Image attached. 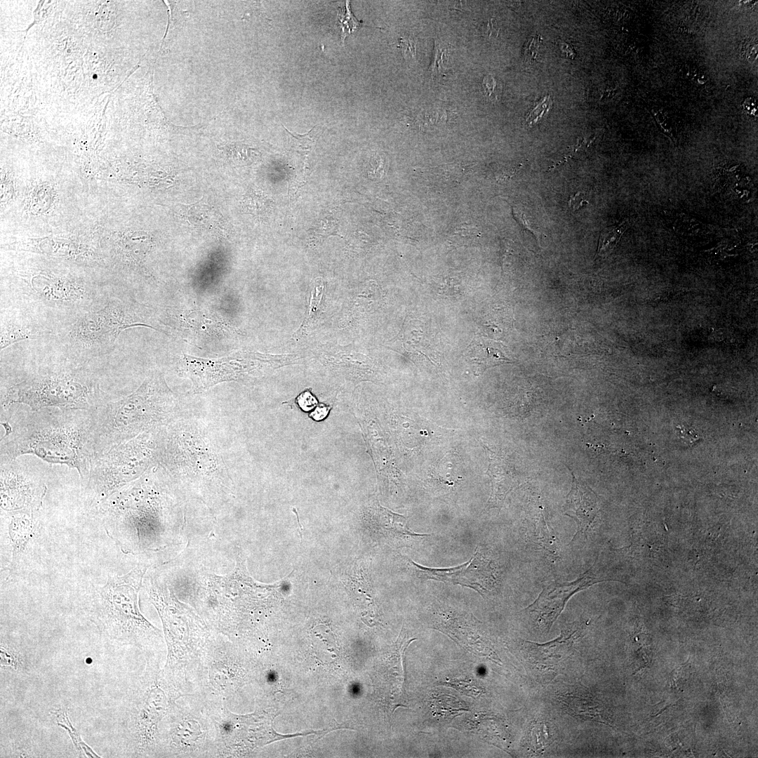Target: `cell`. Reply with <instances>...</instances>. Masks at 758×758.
I'll list each match as a JSON object with an SVG mask.
<instances>
[{"instance_id": "4fadbf2b", "label": "cell", "mask_w": 758, "mask_h": 758, "mask_svg": "<svg viewBox=\"0 0 758 758\" xmlns=\"http://www.w3.org/2000/svg\"><path fill=\"white\" fill-rule=\"evenodd\" d=\"M13 460H1V507L7 511H32L41 505L46 486Z\"/></svg>"}, {"instance_id": "d6a6232c", "label": "cell", "mask_w": 758, "mask_h": 758, "mask_svg": "<svg viewBox=\"0 0 758 758\" xmlns=\"http://www.w3.org/2000/svg\"><path fill=\"white\" fill-rule=\"evenodd\" d=\"M540 36L533 34L526 41L522 51L524 61L528 63L536 62L540 44Z\"/></svg>"}, {"instance_id": "5b68a950", "label": "cell", "mask_w": 758, "mask_h": 758, "mask_svg": "<svg viewBox=\"0 0 758 758\" xmlns=\"http://www.w3.org/2000/svg\"><path fill=\"white\" fill-rule=\"evenodd\" d=\"M53 361L41 364L1 394L8 408L23 404L32 411L44 408L94 411L109 401L97 375L87 366L54 352Z\"/></svg>"}, {"instance_id": "f546056e", "label": "cell", "mask_w": 758, "mask_h": 758, "mask_svg": "<svg viewBox=\"0 0 758 758\" xmlns=\"http://www.w3.org/2000/svg\"><path fill=\"white\" fill-rule=\"evenodd\" d=\"M447 53L448 48L439 40H435L432 61L429 67V72L432 76L440 72L444 60L447 58Z\"/></svg>"}, {"instance_id": "9a60e30c", "label": "cell", "mask_w": 758, "mask_h": 758, "mask_svg": "<svg viewBox=\"0 0 758 758\" xmlns=\"http://www.w3.org/2000/svg\"><path fill=\"white\" fill-rule=\"evenodd\" d=\"M597 582L588 571L574 581L553 583L545 587L526 609L539 629L548 632L563 611L568 599L579 591Z\"/></svg>"}, {"instance_id": "5bb4252c", "label": "cell", "mask_w": 758, "mask_h": 758, "mask_svg": "<svg viewBox=\"0 0 758 758\" xmlns=\"http://www.w3.org/2000/svg\"><path fill=\"white\" fill-rule=\"evenodd\" d=\"M276 714L265 712L249 715H230L222 720L220 730L226 745L239 747L241 750H250L285 738L302 735H281L273 729L272 722ZM224 740V741H225Z\"/></svg>"}, {"instance_id": "e0dca14e", "label": "cell", "mask_w": 758, "mask_h": 758, "mask_svg": "<svg viewBox=\"0 0 758 758\" xmlns=\"http://www.w3.org/2000/svg\"><path fill=\"white\" fill-rule=\"evenodd\" d=\"M571 488L564 505V514L577 524L576 533H585L598 514L599 504L596 493L571 471Z\"/></svg>"}, {"instance_id": "9c48e42d", "label": "cell", "mask_w": 758, "mask_h": 758, "mask_svg": "<svg viewBox=\"0 0 758 758\" xmlns=\"http://www.w3.org/2000/svg\"><path fill=\"white\" fill-rule=\"evenodd\" d=\"M164 428L144 432L93 456L84 485L91 503L98 505L159 463Z\"/></svg>"}, {"instance_id": "d4e9b609", "label": "cell", "mask_w": 758, "mask_h": 758, "mask_svg": "<svg viewBox=\"0 0 758 758\" xmlns=\"http://www.w3.org/2000/svg\"><path fill=\"white\" fill-rule=\"evenodd\" d=\"M229 164L234 166H246L257 160L258 152L246 145L232 143L220 149Z\"/></svg>"}, {"instance_id": "74e56055", "label": "cell", "mask_w": 758, "mask_h": 758, "mask_svg": "<svg viewBox=\"0 0 758 758\" xmlns=\"http://www.w3.org/2000/svg\"><path fill=\"white\" fill-rule=\"evenodd\" d=\"M298 403L302 410L307 411L312 410L316 406L317 401L310 392H306L298 397Z\"/></svg>"}, {"instance_id": "cb8c5ba5", "label": "cell", "mask_w": 758, "mask_h": 758, "mask_svg": "<svg viewBox=\"0 0 758 758\" xmlns=\"http://www.w3.org/2000/svg\"><path fill=\"white\" fill-rule=\"evenodd\" d=\"M54 717L57 724L66 730L69 735L76 750L81 754L87 757H99V756L82 740L79 733L69 722L67 710L58 708L51 712Z\"/></svg>"}, {"instance_id": "e575fe53", "label": "cell", "mask_w": 758, "mask_h": 758, "mask_svg": "<svg viewBox=\"0 0 758 758\" xmlns=\"http://www.w3.org/2000/svg\"><path fill=\"white\" fill-rule=\"evenodd\" d=\"M482 86L485 94L489 98L497 97L498 83L491 75H486L482 81Z\"/></svg>"}, {"instance_id": "44dd1931", "label": "cell", "mask_w": 758, "mask_h": 758, "mask_svg": "<svg viewBox=\"0 0 758 758\" xmlns=\"http://www.w3.org/2000/svg\"><path fill=\"white\" fill-rule=\"evenodd\" d=\"M489 459L488 473L491 479V493L488 500L489 507L502 505L507 494L516 486L514 472L508 462L486 448Z\"/></svg>"}, {"instance_id": "2e32d148", "label": "cell", "mask_w": 758, "mask_h": 758, "mask_svg": "<svg viewBox=\"0 0 758 758\" xmlns=\"http://www.w3.org/2000/svg\"><path fill=\"white\" fill-rule=\"evenodd\" d=\"M1 342L2 351L21 341L42 340L48 342L54 330L30 312L18 307L1 303Z\"/></svg>"}, {"instance_id": "ba28073f", "label": "cell", "mask_w": 758, "mask_h": 758, "mask_svg": "<svg viewBox=\"0 0 758 758\" xmlns=\"http://www.w3.org/2000/svg\"><path fill=\"white\" fill-rule=\"evenodd\" d=\"M159 465L200 494L221 493L230 486L221 456L194 423L180 421L164 428Z\"/></svg>"}, {"instance_id": "277c9868", "label": "cell", "mask_w": 758, "mask_h": 758, "mask_svg": "<svg viewBox=\"0 0 758 758\" xmlns=\"http://www.w3.org/2000/svg\"><path fill=\"white\" fill-rule=\"evenodd\" d=\"M178 411V397L163 373L151 371L133 393L94 410L93 456L144 432L166 427Z\"/></svg>"}, {"instance_id": "ffe728a7", "label": "cell", "mask_w": 758, "mask_h": 758, "mask_svg": "<svg viewBox=\"0 0 758 758\" xmlns=\"http://www.w3.org/2000/svg\"><path fill=\"white\" fill-rule=\"evenodd\" d=\"M25 512L15 513L8 524V534L12 547L9 566L11 576L20 571L28 545L34 535V523L31 516Z\"/></svg>"}, {"instance_id": "30bf717a", "label": "cell", "mask_w": 758, "mask_h": 758, "mask_svg": "<svg viewBox=\"0 0 758 758\" xmlns=\"http://www.w3.org/2000/svg\"><path fill=\"white\" fill-rule=\"evenodd\" d=\"M161 677L147 663L143 677L127 703L124 718L126 738L138 754H148L159 738V724L164 716L167 700Z\"/></svg>"}, {"instance_id": "603a6c76", "label": "cell", "mask_w": 758, "mask_h": 758, "mask_svg": "<svg viewBox=\"0 0 758 758\" xmlns=\"http://www.w3.org/2000/svg\"><path fill=\"white\" fill-rule=\"evenodd\" d=\"M628 227L629 221L625 219L620 223L604 228L600 233L595 260L609 255Z\"/></svg>"}, {"instance_id": "1f68e13d", "label": "cell", "mask_w": 758, "mask_h": 758, "mask_svg": "<svg viewBox=\"0 0 758 758\" xmlns=\"http://www.w3.org/2000/svg\"><path fill=\"white\" fill-rule=\"evenodd\" d=\"M552 105V101L550 96L544 97L536 103V106L526 115V122L528 125L535 124L548 112Z\"/></svg>"}, {"instance_id": "4316f807", "label": "cell", "mask_w": 758, "mask_h": 758, "mask_svg": "<svg viewBox=\"0 0 758 758\" xmlns=\"http://www.w3.org/2000/svg\"><path fill=\"white\" fill-rule=\"evenodd\" d=\"M324 293V285L321 282L316 284L312 291L310 303L309 305V312L303 321L301 327L298 332L294 335L296 339L301 338L303 334L307 333L309 328L312 326L316 320L317 311L319 308L322 295Z\"/></svg>"}, {"instance_id": "83f0119b", "label": "cell", "mask_w": 758, "mask_h": 758, "mask_svg": "<svg viewBox=\"0 0 758 758\" xmlns=\"http://www.w3.org/2000/svg\"><path fill=\"white\" fill-rule=\"evenodd\" d=\"M528 740L534 750H544L552 741L548 724L545 722L534 724L530 730Z\"/></svg>"}, {"instance_id": "6da1fadb", "label": "cell", "mask_w": 758, "mask_h": 758, "mask_svg": "<svg viewBox=\"0 0 758 758\" xmlns=\"http://www.w3.org/2000/svg\"><path fill=\"white\" fill-rule=\"evenodd\" d=\"M12 262L1 271V303L30 312L55 333L82 314L103 307L115 289L108 279L73 262L34 258Z\"/></svg>"}, {"instance_id": "7402d4cb", "label": "cell", "mask_w": 758, "mask_h": 758, "mask_svg": "<svg viewBox=\"0 0 758 758\" xmlns=\"http://www.w3.org/2000/svg\"><path fill=\"white\" fill-rule=\"evenodd\" d=\"M501 343L486 339H479L471 345L467 352L470 362L479 371L500 364L512 363L504 353Z\"/></svg>"}, {"instance_id": "ab89813d", "label": "cell", "mask_w": 758, "mask_h": 758, "mask_svg": "<svg viewBox=\"0 0 758 758\" xmlns=\"http://www.w3.org/2000/svg\"><path fill=\"white\" fill-rule=\"evenodd\" d=\"M328 413V408L326 406H319L312 413L311 416L316 420L324 418Z\"/></svg>"}, {"instance_id": "52a82bcc", "label": "cell", "mask_w": 758, "mask_h": 758, "mask_svg": "<svg viewBox=\"0 0 758 758\" xmlns=\"http://www.w3.org/2000/svg\"><path fill=\"white\" fill-rule=\"evenodd\" d=\"M147 568L139 565L124 576H109L106 583L94 587L85 600L88 618L114 644L145 649L161 638L138 607V592Z\"/></svg>"}, {"instance_id": "ac0fdd59", "label": "cell", "mask_w": 758, "mask_h": 758, "mask_svg": "<svg viewBox=\"0 0 758 758\" xmlns=\"http://www.w3.org/2000/svg\"><path fill=\"white\" fill-rule=\"evenodd\" d=\"M586 624L576 621L564 627L556 639L545 643L526 641L528 653L536 663L554 666L568 657L576 639L581 635Z\"/></svg>"}, {"instance_id": "8d00e7d4", "label": "cell", "mask_w": 758, "mask_h": 758, "mask_svg": "<svg viewBox=\"0 0 758 758\" xmlns=\"http://www.w3.org/2000/svg\"><path fill=\"white\" fill-rule=\"evenodd\" d=\"M512 213H513L514 218L519 223L521 227L523 229L526 230L528 232H530L532 234H533L536 237L537 240L539 241V237L541 235V233H540L538 231L536 230L535 229H533L531 226V225H530V223H528V221L526 219L524 213H523L520 211H516L514 208H513V212Z\"/></svg>"}, {"instance_id": "4dcf8cb0", "label": "cell", "mask_w": 758, "mask_h": 758, "mask_svg": "<svg viewBox=\"0 0 758 758\" xmlns=\"http://www.w3.org/2000/svg\"><path fill=\"white\" fill-rule=\"evenodd\" d=\"M346 3L345 11L340 9L338 14V19L340 23L343 32L342 36L343 39L353 32L354 29L360 26V22L357 20L350 9L349 2L347 1Z\"/></svg>"}, {"instance_id": "8992f818", "label": "cell", "mask_w": 758, "mask_h": 758, "mask_svg": "<svg viewBox=\"0 0 758 758\" xmlns=\"http://www.w3.org/2000/svg\"><path fill=\"white\" fill-rule=\"evenodd\" d=\"M157 465L98 504L107 534L125 553H143L159 547L162 498Z\"/></svg>"}, {"instance_id": "484cf974", "label": "cell", "mask_w": 758, "mask_h": 758, "mask_svg": "<svg viewBox=\"0 0 758 758\" xmlns=\"http://www.w3.org/2000/svg\"><path fill=\"white\" fill-rule=\"evenodd\" d=\"M242 208L246 213L262 218L270 213L272 201L262 192L251 189L244 197Z\"/></svg>"}, {"instance_id": "7c38bea8", "label": "cell", "mask_w": 758, "mask_h": 758, "mask_svg": "<svg viewBox=\"0 0 758 758\" xmlns=\"http://www.w3.org/2000/svg\"><path fill=\"white\" fill-rule=\"evenodd\" d=\"M417 576L423 580H434L472 588L484 596L496 586V571L491 561L477 548L472 557L464 564L449 568H430L411 561Z\"/></svg>"}, {"instance_id": "3957f363", "label": "cell", "mask_w": 758, "mask_h": 758, "mask_svg": "<svg viewBox=\"0 0 758 758\" xmlns=\"http://www.w3.org/2000/svg\"><path fill=\"white\" fill-rule=\"evenodd\" d=\"M124 291L116 288L103 307L88 312L59 329L48 341L54 351L88 363L110 353L119 334L128 328L145 326L168 334L152 306L138 302Z\"/></svg>"}, {"instance_id": "f35d334b", "label": "cell", "mask_w": 758, "mask_h": 758, "mask_svg": "<svg viewBox=\"0 0 758 758\" xmlns=\"http://www.w3.org/2000/svg\"><path fill=\"white\" fill-rule=\"evenodd\" d=\"M587 204L589 202L583 197V194L580 192L571 195L568 201V204L573 211L580 209Z\"/></svg>"}, {"instance_id": "d590c367", "label": "cell", "mask_w": 758, "mask_h": 758, "mask_svg": "<svg viewBox=\"0 0 758 758\" xmlns=\"http://www.w3.org/2000/svg\"><path fill=\"white\" fill-rule=\"evenodd\" d=\"M399 46L401 49L404 56H409V58L414 57L415 55V45L413 40L409 36L401 37L399 40Z\"/></svg>"}, {"instance_id": "7a4b0ae2", "label": "cell", "mask_w": 758, "mask_h": 758, "mask_svg": "<svg viewBox=\"0 0 758 758\" xmlns=\"http://www.w3.org/2000/svg\"><path fill=\"white\" fill-rule=\"evenodd\" d=\"M94 411L44 408L20 415L5 426L1 439V460L32 454L77 469L83 486L93 458Z\"/></svg>"}, {"instance_id": "d6986e66", "label": "cell", "mask_w": 758, "mask_h": 758, "mask_svg": "<svg viewBox=\"0 0 758 758\" xmlns=\"http://www.w3.org/2000/svg\"><path fill=\"white\" fill-rule=\"evenodd\" d=\"M370 512L369 522L375 532L399 544L410 545L416 540L429 536L413 531L408 528L404 516L380 505L374 506Z\"/></svg>"}, {"instance_id": "8fae6325", "label": "cell", "mask_w": 758, "mask_h": 758, "mask_svg": "<svg viewBox=\"0 0 758 758\" xmlns=\"http://www.w3.org/2000/svg\"><path fill=\"white\" fill-rule=\"evenodd\" d=\"M274 357L256 352H239L230 355L208 359L188 354L178 361V371L191 381L196 393L224 382L238 380L277 366Z\"/></svg>"}, {"instance_id": "836d02e7", "label": "cell", "mask_w": 758, "mask_h": 758, "mask_svg": "<svg viewBox=\"0 0 758 758\" xmlns=\"http://www.w3.org/2000/svg\"><path fill=\"white\" fill-rule=\"evenodd\" d=\"M384 159L378 154L370 156L365 164L366 172L371 178H380L383 173Z\"/></svg>"}, {"instance_id": "f1b7e54d", "label": "cell", "mask_w": 758, "mask_h": 758, "mask_svg": "<svg viewBox=\"0 0 758 758\" xmlns=\"http://www.w3.org/2000/svg\"><path fill=\"white\" fill-rule=\"evenodd\" d=\"M1 665L20 670L24 667V660L20 653L14 649L1 646Z\"/></svg>"}]
</instances>
